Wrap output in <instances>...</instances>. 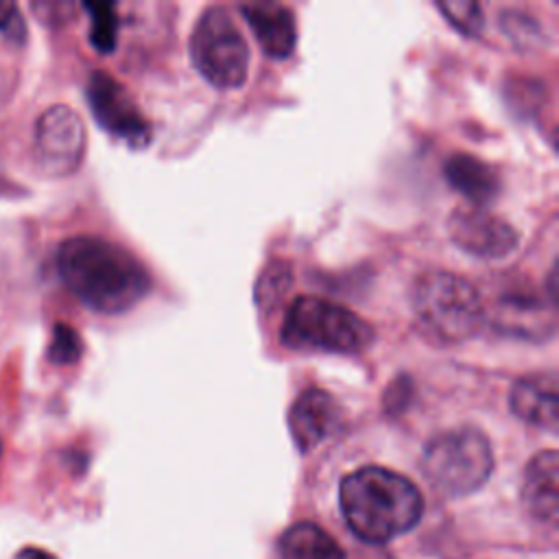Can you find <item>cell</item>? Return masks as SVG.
Wrapping results in <instances>:
<instances>
[{
    "label": "cell",
    "instance_id": "277c9868",
    "mask_svg": "<svg viewBox=\"0 0 559 559\" xmlns=\"http://www.w3.org/2000/svg\"><path fill=\"white\" fill-rule=\"evenodd\" d=\"M280 338L295 352L360 354L373 343L376 332L347 306L301 295L288 306Z\"/></svg>",
    "mask_w": 559,
    "mask_h": 559
},
{
    "label": "cell",
    "instance_id": "ac0fdd59",
    "mask_svg": "<svg viewBox=\"0 0 559 559\" xmlns=\"http://www.w3.org/2000/svg\"><path fill=\"white\" fill-rule=\"evenodd\" d=\"M85 11L90 13V41L100 52H111L118 39V13L111 2H87Z\"/></svg>",
    "mask_w": 559,
    "mask_h": 559
},
{
    "label": "cell",
    "instance_id": "603a6c76",
    "mask_svg": "<svg viewBox=\"0 0 559 559\" xmlns=\"http://www.w3.org/2000/svg\"><path fill=\"white\" fill-rule=\"evenodd\" d=\"M0 454H2V439H0Z\"/></svg>",
    "mask_w": 559,
    "mask_h": 559
},
{
    "label": "cell",
    "instance_id": "e0dca14e",
    "mask_svg": "<svg viewBox=\"0 0 559 559\" xmlns=\"http://www.w3.org/2000/svg\"><path fill=\"white\" fill-rule=\"evenodd\" d=\"M293 286V271L286 262H271L258 277L255 284V304L264 310H271L277 306L288 288Z\"/></svg>",
    "mask_w": 559,
    "mask_h": 559
},
{
    "label": "cell",
    "instance_id": "3957f363",
    "mask_svg": "<svg viewBox=\"0 0 559 559\" xmlns=\"http://www.w3.org/2000/svg\"><path fill=\"white\" fill-rule=\"evenodd\" d=\"M411 308L417 332L432 345H459L485 325L483 293L463 275L432 269L411 288Z\"/></svg>",
    "mask_w": 559,
    "mask_h": 559
},
{
    "label": "cell",
    "instance_id": "52a82bcc",
    "mask_svg": "<svg viewBox=\"0 0 559 559\" xmlns=\"http://www.w3.org/2000/svg\"><path fill=\"white\" fill-rule=\"evenodd\" d=\"M485 323L504 336L522 341H546L555 332V308L535 288L507 286L491 297L483 295Z\"/></svg>",
    "mask_w": 559,
    "mask_h": 559
},
{
    "label": "cell",
    "instance_id": "4fadbf2b",
    "mask_svg": "<svg viewBox=\"0 0 559 559\" xmlns=\"http://www.w3.org/2000/svg\"><path fill=\"white\" fill-rule=\"evenodd\" d=\"M240 13L247 20L266 57H290L297 44V26L295 15L288 7L277 2H251L240 4Z\"/></svg>",
    "mask_w": 559,
    "mask_h": 559
},
{
    "label": "cell",
    "instance_id": "ffe728a7",
    "mask_svg": "<svg viewBox=\"0 0 559 559\" xmlns=\"http://www.w3.org/2000/svg\"><path fill=\"white\" fill-rule=\"evenodd\" d=\"M83 354L81 334L68 323H55L52 338L48 345V358L57 365H72Z\"/></svg>",
    "mask_w": 559,
    "mask_h": 559
},
{
    "label": "cell",
    "instance_id": "7a4b0ae2",
    "mask_svg": "<svg viewBox=\"0 0 559 559\" xmlns=\"http://www.w3.org/2000/svg\"><path fill=\"white\" fill-rule=\"evenodd\" d=\"M338 502L347 526L369 544H384L413 528L424 511V498L406 476L369 465L341 480Z\"/></svg>",
    "mask_w": 559,
    "mask_h": 559
},
{
    "label": "cell",
    "instance_id": "ba28073f",
    "mask_svg": "<svg viewBox=\"0 0 559 559\" xmlns=\"http://www.w3.org/2000/svg\"><path fill=\"white\" fill-rule=\"evenodd\" d=\"M85 124L68 105L48 107L35 124V159L41 173L66 177L74 173L85 153Z\"/></svg>",
    "mask_w": 559,
    "mask_h": 559
},
{
    "label": "cell",
    "instance_id": "9a60e30c",
    "mask_svg": "<svg viewBox=\"0 0 559 559\" xmlns=\"http://www.w3.org/2000/svg\"><path fill=\"white\" fill-rule=\"evenodd\" d=\"M443 175L445 181L456 192H461L469 201V205L476 207H483L485 203L493 201L502 188L498 170L480 157L467 153L450 155L448 162L443 164Z\"/></svg>",
    "mask_w": 559,
    "mask_h": 559
},
{
    "label": "cell",
    "instance_id": "5bb4252c",
    "mask_svg": "<svg viewBox=\"0 0 559 559\" xmlns=\"http://www.w3.org/2000/svg\"><path fill=\"white\" fill-rule=\"evenodd\" d=\"M522 502L539 522L555 524L559 511V456L555 450L537 452L522 476Z\"/></svg>",
    "mask_w": 559,
    "mask_h": 559
},
{
    "label": "cell",
    "instance_id": "d6986e66",
    "mask_svg": "<svg viewBox=\"0 0 559 559\" xmlns=\"http://www.w3.org/2000/svg\"><path fill=\"white\" fill-rule=\"evenodd\" d=\"M439 11L445 15V20L461 31L465 37H476L485 26L483 7L478 2H463V0H450L439 2Z\"/></svg>",
    "mask_w": 559,
    "mask_h": 559
},
{
    "label": "cell",
    "instance_id": "30bf717a",
    "mask_svg": "<svg viewBox=\"0 0 559 559\" xmlns=\"http://www.w3.org/2000/svg\"><path fill=\"white\" fill-rule=\"evenodd\" d=\"M452 242L480 260H500L511 255L520 245V234L511 223L476 205H461L448 218Z\"/></svg>",
    "mask_w": 559,
    "mask_h": 559
},
{
    "label": "cell",
    "instance_id": "8fae6325",
    "mask_svg": "<svg viewBox=\"0 0 559 559\" xmlns=\"http://www.w3.org/2000/svg\"><path fill=\"white\" fill-rule=\"evenodd\" d=\"M343 424V408L332 393L319 386L304 389L290 411H288V428L295 445L301 452H310L330 439L338 426Z\"/></svg>",
    "mask_w": 559,
    "mask_h": 559
},
{
    "label": "cell",
    "instance_id": "7c38bea8",
    "mask_svg": "<svg viewBox=\"0 0 559 559\" xmlns=\"http://www.w3.org/2000/svg\"><path fill=\"white\" fill-rule=\"evenodd\" d=\"M557 373L555 371H537L515 380L509 402L511 411L526 424L555 432L559 424L557 413Z\"/></svg>",
    "mask_w": 559,
    "mask_h": 559
},
{
    "label": "cell",
    "instance_id": "5b68a950",
    "mask_svg": "<svg viewBox=\"0 0 559 559\" xmlns=\"http://www.w3.org/2000/svg\"><path fill=\"white\" fill-rule=\"evenodd\" d=\"M421 472L445 498H461L487 483L493 472V450L476 426H456L435 435L421 454Z\"/></svg>",
    "mask_w": 559,
    "mask_h": 559
},
{
    "label": "cell",
    "instance_id": "9c48e42d",
    "mask_svg": "<svg viewBox=\"0 0 559 559\" xmlns=\"http://www.w3.org/2000/svg\"><path fill=\"white\" fill-rule=\"evenodd\" d=\"M85 96L98 124L114 138L127 142L133 148H144L151 142L153 129L148 120L144 118L127 87L120 85L111 74L100 70L92 72Z\"/></svg>",
    "mask_w": 559,
    "mask_h": 559
},
{
    "label": "cell",
    "instance_id": "8992f818",
    "mask_svg": "<svg viewBox=\"0 0 559 559\" xmlns=\"http://www.w3.org/2000/svg\"><path fill=\"white\" fill-rule=\"evenodd\" d=\"M190 59L199 74L218 90L247 81L249 46L225 7H207L190 33Z\"/></svg>",
    "mask_w": 559,
    "mask_h": 559
},
{
    "label": "cell",
    "instance_id": "44dd1931",
    "mask_svg": "<svg viewBox=\"0 0 559 559\" xmlns=\"http://www.w3.org/2000/svg\"><path fill=\"white\" fill-rule=\"evenodd\" d=\"M0 33L17 44L26 39V24L15 2H0Z\"/></svg>",
    "mask_w": 559,
    "mask_h": 559
},
{
    "label": "cell",
    "instance_id": "7402d4cb",
    "mask_svg": "<svg viewBox=\"0 0 559 559\" xmlns=\"http://www.w3.org/2000/svg\"><path fill=\"white\" fill-rule=\"evenodd\" d=\"M15 559H57L52 552H48V550H41V548H22L17 555H15Z\"/></svg>",
    "mask_w": 559,
    "mask_h": 559
},
{
    "label": "cell",
    "instance_id": "2e32d148",
    "mask_svg": "<svg viewBox=\"0 0 559 559\" xmlns=\"http://www.w3.org/2000/svg\"><path fill=\"white\" fill-rule=\"evenodd\" d=\"M280 559H345L338 542L312 522H299L280 537Z\"/></svg>",
    "mask_w": 559,
    "mask_h": 559
},
{
    "label": "cell",
    "instance_id": "6da1fadb",
    "mask_svg": "<svg viewBox=\"0 0 559 559\" xmlns=\"http://www.w3.org/2000/svg\"><path fill=\"white\" fill-rule=\"evenodd\" d=\"M57 271L68 290L100 314L131 310L151 288L148 271L129 249L90 234L59 245Z\"/></svg>",
    "mask_w": 559,
    "mask_h": 559
}]
</instances>
